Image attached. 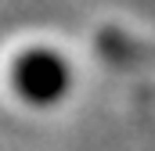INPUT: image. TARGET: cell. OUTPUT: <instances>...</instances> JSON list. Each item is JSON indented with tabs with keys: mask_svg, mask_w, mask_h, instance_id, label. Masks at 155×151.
Segmentation results:
<instances>
[{
	"mask_svg": "<svg viewBox=\"0 0 155 151\" xmlns=\"http://www.w3.org/2000/svg\"><path fill=\"white\" fill-rule=\"evenodd\" d=\"M69 65L61 54L47 50V47H33L25 54H18L15 69H11V83L18 90L22 101L47 108V104H58L69 90Z\"/></svg>",
	"mask_w": 155,
	"mask_h": 151,
	"instance_id": "1",
	"label": "cell"
}]
</instances>
